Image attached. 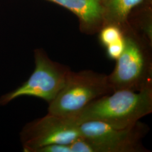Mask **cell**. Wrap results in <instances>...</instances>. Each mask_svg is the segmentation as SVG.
I'll use <instances>...</instances> for the list:
<instances>
[{"mask_svg":"<svg viewBox=\"0 0 152 152\" xmlns=\"http://www.w3.org/2000/svg\"><path fill=\"white\" fill-rule=\"evenodd\" d=\"M144 0H103L104 18L110 24L120 26L126 20L131 10Z\"/></svg>","mask_w":152,"mask_h":152,"instance_id":"8","label":"cell"},{"mask_svg":"<svg viewBox=\"0 0 152 152\" xmlns=\"http://www.w3.org/2000/svg\"><path fill=\"white\" fill-rule=\"evenodd\" d=\"M72 11L81 22L82 27L88 32L98 29L104 18L103 0H48Z\"/></svg>","mask_w":152,"mask_h":152,"instance_id":"7","label":"cell"},{"mask_svg":"<svg viewBox=\"0 0 152 152\" xmlns=\"http://www.w3.org/2000/svg\"><path fill=\"white\" fill-rule=\"evenodd\" d=\"M124 37V33L118 26L110 24L101 30L100 40L104 46L107 47Z\"/></svg>","mask_w":152,"mask_h":152,"instance_id":"9","label":"cell"},{"mask_svg":"<svg viewBox=\"0 0 152 152\" xmlns=\"http://www.w3.org/2000/svg\"><path fill=\"white\" fill-rule=\"evenodd\" d=\"M152 112V87L139 91H114L92 102L73 118L77 124L96 121L126 128Z\"/></svg>","mask_w":152,"mask_h":152,"instance_id":"1","label":"cell"},{"mask_svg":"<svg viewBox=\"0 0 152 152\" xmlns=\"http://www.w3.org/2000/svg\"><path fill=\"white\" fill-rule=\"evenodd\" d=\"M78 129L84 141L85 152H149L142 142L149 128L140 121L122 129L90 121L78 124Z\"/></svg>","mask_w":152,"mask_h":152,"instance_id":"3","label":"cell"},{"mask_svg":"<svg viewBox=\"0 0 152 152\" xmlns=\"http://www.w3.org/2000/svg\"><path fill=\"white\" fill-rule=\"evenodd\" d=\"M81 137L78 125L75 121L50 113L28 122L20 132L24 152H36L51 144H71Z\"/></svg>","mask_w":152,"mask_h":152,"instance_id":"6","label":"cell"},{"mask_svg":"<svg viewBox=\"0 0 152 152\" xmlns=\"http://www.w3.org/2000/svg\"><path fill=\"white\" fill-rule=\"evenodd\" d=\"M125 37L109 45L107 48V54L110 60H117L122 54L125 48Z\"/></svg>","mask_w":152,"mask_h":152,"instance_id":"10","label":"cell"},{"mask_svg":"<svg viewBox=\"0 0 152 152\" xmlns=\"http://www.w3.org/2000/svg\"><path fill=\"white\" fill-rule=\"evenodd\" d=\"M113 92L108 75L92 70L72 71L64 86L49 104L48 113L73 118L92 102Z\"/></svg>","mask_w":152,"mask_h":152,"instance_id":"2","label":"cell"},{"mask_svg":"<svg viewBox=\"0 0 152 152\" xmlns=\"http://www.w3.org/2000/svg\"><path fill=\"white\" fill-rule=\"evenodd\" d=\"M36 152H72L71 144H55L37 149Z\"/></svg>","mask_w":152,"mask_h":152,"instance_id":"11","label":"cell"},{"mask_svg":"<svg viewBox=\"0 0 152 152\" xmlns=\"http://www.w3.org/2000/svg\"><path fill=\"white\" fill-rule=\"evenodd\" d=\"M34 69L21 86L0 97V105L4 106L22 96L42 99L50 103L64 86L72 71L66 65L49 58L42 49L34 51Z\"/></svg>","mask_w":152,"mask_h":152,"instance_id":"4","label":"cell"},{"mask_svg":"<svg viewBox=\"0 0 152 152\" xmlns=\"http://www.w3.org/2000/svg\"><path fill=\"white\" fill-rule=\"evenodd\" d=\"M124 50L108 75L113 91L127 90L139 91L152 87V60L138 40L125 35Z\"/></svg>","mask_w":152,"mask_h":152,"instance_id":"5","label":"cell"}]
</instances>
